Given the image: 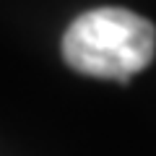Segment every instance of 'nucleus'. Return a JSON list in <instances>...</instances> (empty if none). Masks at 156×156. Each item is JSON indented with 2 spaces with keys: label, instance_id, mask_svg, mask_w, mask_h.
<instances>
[{
  "label": "nucleus",
  "instance_id": "1",
  "mask_svg": "<svg viewBox=\"0 0 156 156\" xmlns=\"http://www.w3.org/2000/svg\"><path fill=\"white\" fill-rule=\"evenodd\" d=\"M154 52V23L125 8L86 11L62 37V57L73 70L122 83L151 65Z\"/></svg>",
  "mask_w": 156,
  "mask_h": 156
}]
</instances>
